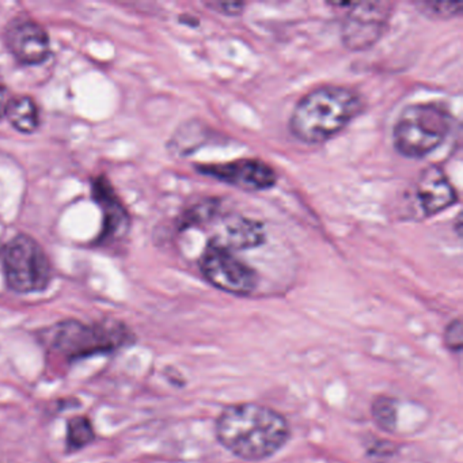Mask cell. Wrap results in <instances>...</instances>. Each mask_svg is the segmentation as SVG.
I'll return each mask as SVG.
<instances>
[{
	"instance_id": "1",
	"label": "cell",
	"mask_w": 463,
	"mask_h": 463,
	"mask_svg": "<svg viewBox=\"0 0 463 463\" xmlns=\"http://www.w3.org/2000/svg\"><path fill=\"white\" fill-rule=\"evenodd\" d=\"M219 443L243 460L267 459L278 454L291 436L288 421L269 406L245 402L227 406L215 422Z\"/></svg>"
},
{
	"instance_id": "2",
	"label": "cell",
	"mask_w": 463,
	"mask_h": 463,
	"mask_svg": "<svg viewBox=\"0 0 463 463\" xmlns=\"http://www.w3.org/2000/svg\"><path fill=\"white\" fill-rule=\"evenodd\" d=\"M365 108L364 97L348 86H322L299 99L289 129L300 142L317 145L343 131Z\"/></svg>"
},
{
	"instance_id": "3",
	"label": "cell",
	"mask_w": 463,
	"mask_h": 463,
	"mask_svg": "<svg viewBox=\"0 0 463 463\" xmlns=\"http://www.w3.org/2000/svg\"><path fill=\"white\" fill-rule=\"evenodd\" d=\"M40 337L48 351L69 362L113 354L135 341L134 333L126 324L112 319L93 325L66 319L43 330Z\"/></svg>"
},
{
	"instance_id": "4",
	"label": "cell",
	"mask_w": 463,
	"mask_h": 463,
	"mask_svg": "<svg viewBox=\"0 0 463 463\" xmlns=\"http://www.w3.org/2000/svg\"><path fill=\"white\" fill-rule=\"evenodd\" d=\"M452 123L449 110L438 102L409 105L392 128L395 150L406 158H425L443 145L451 134Z\"/></svg>"
},
{
	"instance_id": "5",
	"label": "cell",
	"mask_w": 463,
	"mask_h": 463,
	"mask_svg": "<svg viewBox=\"0 0 463 463\" xmlns=\"http://www.w3.org/2000/svg\"><path fill=\"white\" fill-rule=\"evenodd\" d=\"M7 286L18 294H33L47 289L52 278L50 260L42 246L28 235L13 238L4 249Z\"/></svg>"
},
{
	"instance_id": "6",
	"label": "cell",
	"mask_w": 463,
	"mask_h": 463,
	"mask_svg": "<svg viewBox=\"0 0 463 463\" xmlns=\"http://www.w3.org/2000/svg\"><path fill=\"white\" fill-rule=\"evenodd\" d=\"M199 265L205 280L221 291L246 297L256 289V270L213 241L205 246Z\"/></svg>"
},
{
	"instance_id": "7",
	"label": "cell",
	"mask_w": 463,
	"mask_h": 463,
	"mask_svg": "<svg viewBox=\"0 0 463 463\" xmlns=\"http://www.w3.org/2000/svg\"><path fill=\"white\" fill-rule=\"evenodd\" d=\"M392 5L365 2L349 5L343 23V43L352 51L368 50L379 42L386 31Z\"/></svg>"
},
{
	"instance_id": "8",
	"label": "cell",
	"mask_w": 463,
	"mask_h": 463,
	"mask_svg": "<svg viewBox=\"0 0 463 463\" xmlns=\"http://www.w3.org/2000/svg\"><path fill=\"white\" fill-rule=\"evenodd\" d=\"M196 169L200 175L243 191H267L278 183L275 169L260 159H235L224 164L199 165Z\"/></svg>"
},
{
	"instance_id": "9",
	"label": "cell",
	"mask_w": 463,
	"mask_h": 463,
	"mask_svg": "<svg viewBox=\"0 0 463 463\" xmlns=\"http://www.w3.org/2000/svg\"><path fill=\"white\" fill-rule=\"evenodd\" d=\"M6 43L12 55L25 66L44 63L51 53L47 31L33 21L13 23L7 31Z\"/></svg>"
},
{
	"instance_id": "10",
	"label": "cell",
	"mask_w": 463,
	"mask_h": 463,
	"mask_svg": "<svg viewBox=\"0 0 463 463\" xmlns=\"http://www.w3.org/2000/svg\"><path fill=\"white\" fill-rule=\"evenodd\" d=\"M416 200L422 215L433 216L452 207L458 202V194L444 170L430 165L417 178Z\"/></svg>"
},
{
	"instance_id": "11",
	"label": "cell",
	"mask_w": 463,
	"mask_h": 463,
	"mask_svg": "<svg viewBox=\"0 0 463 463\" xmlns=\"http://www.w3.org/2000/svg\"><path fill=\"white\" fill-rule=\"evenodd\" d=\"M213 242L229 250H245L265 242V230L260 222L242 215H226L222 218Z\"/></svg>"
},
{
	"instance_id": "12",
	"label": "cell",
	"mask_w": 463,
	"mask_h": 463,
	"mask_svg": "<svg viewBox=\"0 0 463 463\" xmlns=\"http://www.w3.org/2000/svg\"><path fill=\"white\" fill-rule=\"evenodd\" d=\"M94 199L104 210V230L101 241L123 235L128 230V215L126 213L110 184L104 177H99L93 185Z\"/></svg>"
},
{
	"instance_id": "13",
	"label": "cell",
	"mask_w": 463,
	"mask_h": 463,
	"mask_svg": "<svg viewBox=\"0 0 463 463\" xmlns=\"http://www.w3.org/2000/svg\"><path fill=\"white\" fill-rule=\"evenodd\" d=\"M5 115L10 124L23 134H33L40 126V112L31 97H17L7 102Z\"/></svg>"
},
{
	"instance_id": "14",
	"label": "cell",
	"mask_w": 463,
	"mask_h": 463,
	"mask_svg": "<svg viewBox=\"0 0 463 463\" xmlns=\"http://www.w3.org/2000/svg\"><path fill=\"white\" fill-rule=\"evenodd\" d=\"M96 439L93 422L89 417L75 416L67 421L66 449L77 452L93 443Z\"/></svg>"
},
{
	"instance_id": "15",
	"label": "cell",
	"mask_w": 463,
	"mask_h": 463,
	"mask_svg": "<svg viewBox=\"0 0 463 463\" xmlns=\"http://www.w3.org/2000/svg\"><path fill=\"white\" fill-rule=\"evenodd\" d=\"M373 421L386 432H395L398 427V401L392 397H378L371 406Z\"/></svg>"
},
{
	"instance_id": "16",
	"label": "cell",
	"mask_w": 463,
	"mask_h": 463,
	"mask_svg": "<svg viewBox=\"0 0 463 463\" xmlns=\"http://www.w3.org/2000/svg\"><path fill=\"white\" fill-rule=\"evenodd\" d=\"M221 213V202L216 199H208L199 204L194 205L183 218L184 229L188 227L202 226L210 223L218 218Z\"/></svg>"
},
{
	"instance_id": "17",
	"label": "cell",
	"mask_w": 463,
	"mask_h": 463,
	"mask_svg": "<svg viewBox=\"0 0 463 463\" xmlns=\"http://www.w3.org/2000/svg\"><path fill=\"white\" fill-rule=\"evenodd\" d=\"M420 13L433 20H449L462 13V4H449V2H421L417 4Z\"/></svg>"
},
{
	"instance_id": "18",
	"label": "cell",
	"mask_w": 463,
	"mask_h": 463,
	"mask_svg": "<svg viewBox=\"0 0 463 463\" xmlns=\"http://www.w3.org/2000/svg\"><path fill=\"white\" fill-rule=\"evenodd\" d=\"M444 345L449 351L459 354L463 348V327L459 318L454 319L447 325L443 335Z\"/></svg>"
},
{
	"instance_id": "19",
	"label": "cell",
	"mask_w": 463,
	"mask_h": 463,
	"mask_svg": "<svg viewBox=\"0 0 463 463\" xmlns=\"http://www.w3.org/2000/svg\"><path fill=\"white\" fill-rule=\"evenodd\" d=\"M210 9L213 12L221 13V14L227 15V17H235V15L242 14L245 10L246 5L242 2H213V4H207Z\"/></svg>"
},
{
	"instance_id": "20",
	"label": "cell",
	"mask_w": 463,
	"mask_h": 463,
	"mask_svg": "<svg viewBox=\"0 0 463 463\" xmlns=\"http://www.w3.org/2000/svg\"><path fill=\"white\" fill-rule=\"evenodd\" d=\"M6 94H5V89L0 86V118L5 115V109H6Z\"/></svg>"
},
{
	"instance_id": "21",
	"label": "cell",
	"mask_w": 463,
	"mask_h": 463,
	"mask_svg": "<svg viewBox=\"0 0 463 463\" xmlns=\"http://www.w3.org/2000/svg\"><path fill=\"white\" fill-rule=\"evenodd\" d=\"M0 253H2V249H0Z\"/></svg>"
}]
</instances>
